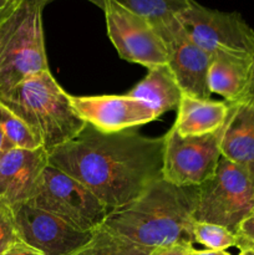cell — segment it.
I'll return each mask as SVG.
<instances>
[{
  "mask_svg": "<svg viewBox=\"0 0 254 255\" xmlns=\"http://www.w3.org/2000/svg\"><path fill=\"white\" fill-rule=\"evenodd\" d=\"M164 136L134 129L104 133L86 125L72 141L49 153V164L92 192L110 211L127 206L163 178Z\"/></svg>",
  "mask_w": 254,
  "mask_h": 255,
  "instance_id": "6da1fadb",
  "label": "cell"
},
{
  "mask_svg": "<svg viewBox=\"0 0 254 255\" xmlns=\"http://www.w3.org/2000/svg\"><path fill=\"white\" fill-rule=\"evenodd\" d=\"M197 193L198 186H176L162 178L136 201L110 212L102 226L146 248L193 247Z\"/></svg>",
  "mask_w": 254,
  "mask_h": 255,
  "instance_id": "7a4b0ae2",
  "label": "cell"
},
{
  "mask_svg": "<svg viewBox=\"0 0 254 255\" xmlns=\"http://www.w3.org/2000/svg\"><path fill=\"white\" fill-rule=\"evenodd\" d=\"M0 102L30 127L49 153L72 141L87 125L50 70L25 79L1 95Z\"/></svg>",
  "mask_w": 254,
  "mask_h": 255,
  "instance_id": "3957f363",
  "label": "cell"
},
{
  "mask_svg": "<svg viewBox=\"0 0 254 255\" xmlns=\"http://www.w3.org/2000/svg\"><path fill=\"white\" fill-rule=\"evenodd\" d=\"M46 70L42 7L22 0L0 14V96Z\"/></svg>",
  "mask_w": 254,
  "mask_h": 255,
  "instance_id": "277c9868",
  "label": "cell"
},
{
  "mask_svg": "<svg viewBox=\"0 0 254 255\" xmlns=\"http://www.w3.org/2000/svg\"><path fill=\"white\" fill-rule=\"evenodd\" d=\"M253 211L254 179L222 156L213 177L198 186L193 221L218 224L236 233Z\"/></svg>",
  "mask_w": 254,
  "mask_h": 255,
  "instance_id": "5b68a950",
  "label": "cell"
},
{
  "mask_svg": "<svg viewBox=\"0 0 254 255\" xmlns=\"http://www.w3.org/2000/svg\"><path fill=\"white\" fill-rule=\"evenodd\" d=\"M25 203L86 232L101 227L111 212L84 184L51 164L42 171L31 197Z\"/></svg>",
  "mask_w": 254,
  "mask_h": 255,
  "instance_id": "8992f818",
  "label": "cell"
},
{
  "mask_svg": "<svg viewBox=\"0 0 254 255\" xmlns=\"http://www.w3.org/2000/svg\"><path fill=\"white\" fill-rule=\"evenodd\" d=\"M223 132L224 126L203 136L182 137L172 126L164 134V181L181 187H197L213 177L222 158Z\"/></svg>",
  "mask_w": 254,
  "mask_h": 255,
  "instance_id": "52a82bcc",
  "label": "cell"
},
{
  "mask_svg": "<svg viewBox=\"0 0 254 255\" xmlns=\"http://www.w3.org/2000/svg\"><path fill=\"white\" fill-rule=\"evenodd\" d=\"M176 17L188 36L211 55L218 51L253 54L254 30L238 12L209 9L189 0Z\"/></svg>",
  "mask_w": 254,
  "mask_h": 255,
  "instance_id": "ba28073f",
  "label": "cell"
},
{
  "mask_svg": "<svg viewBox=\"0 0 254 255\" xmlns=\"http://www.w3.org/2000/svg\"><path fill=\"white\" fill-rule=\"evenodd\" d=\"M107 35L120 57L147 69L167 65V50L161 35L146 17L132 12L115 0H101Z\"/></svg>",
  "mask_w": 254,
  "mask_h": 255,
  "instance_id": "9c48e42d",
  "label": "cell"
},
{
  "mask_svg": "<svg viewBox=\"0 0 254 255\" xmlns=\"http://www.w3.org/2000/svg\"><path fill=\"white\" fill-rule=\"evenodd\" d=\"M167 50V65L176 77L183 95L209 100L208 71L212 55L196 44L176 15L152 22Z\"/></svg>",
  "mask_w": 254,
  "mask_h": 255,
  "instance_id": "30bf717a",
  "label": "cell"
},
{
  "mask_svg": "<svg viewBox=\"0 0 254 255\" xmlns=\"http://www.w3.org/2000/svg\"><path fill=\"white\" fill-rule=\"evenodd\" d=\"M20 241L44 255H72L89 243L94 231H80L59 217L27 203L12 206Z\"/></svg>",
  "mask_w": 254,
  "mask_h": 255,
  "instance_id": "8fae6325",
  "label": "cell"
},
{
  "mask_svg": "<svg viewBox=\"0 0 254 255\" xmlns=\"http://www.w3.org/2000/svg\"><path fill=\"white\" fill-rule=\"evenodd\" d=\"M81 119L104 133L132 129L158 119L147 104L128 95L71 96Z\"/></svg>",
  "mask_w": 254,
  "mask_h": 255,
  "instance_id": "7c38bea8",
  "label": "cell"
},
{
  "mask_svg": "<svg viewBox=\"0 0 254 255\" xmlns=\"http://www.w3.org/2000/svg\"><path fill=\"white\" fill-rule=\"evenodd\" d=\"M47 164L49 152L44 147L7 149L0 158V199L11 207L25 203Z\"/></svg>",
  "mask_w": 254,
  "mask_h": 255,
  "instance_id": "4fadbf2b",
  "label": "cell"
},
{
  "mask_svg": "<svg viewBox=\"0 0 254 255\" xmlns=\"http://www.w3.org/2000/svg\"><path fill=\"white\" fill-rule=\"evenodd\" d=\"M222 156L242 167L254 179V104H229Z\"/></svg>",
  "mask_w": 254,
  "mask_h": 255,
  "instance_id": "5bb4252c",
  "label": "cell"
},
{
  "mask_svg": "<svg viewBox=\"0 0 254 255\" xmlns=\"http://www.w3.org/2000/svg\"><path fill=\"white\" fill-rule=\"evenodd\" d=\"M252 55L218 51L212 55L208 71V87L229 104L239 101L248 85Z\"/></svg>",
  "mask_w": 254,
  "mask_h": 255,
  "instance_id": "9a60e30c",
  "label": "cell"
},
{
  "mask_svg": "<svg viewBox=\"0 0 254 255\" xmlns=\"http://www.w3.org/2000/svg\"><path fill=\"white\" fill-rule=\"evenodd\" d=\"M229 114V102L196 99L183 95L177 109L174 129L182 137L203 136L224 126Z\"/></svg>",
  "mask_w": 254,
  "mask_h": 255,
  "instance_id": "2e32d148",
  "label": "cell"
},
{
  "mask_svg": "<svg viewBox=\"0 0 254 255\" xmlns=\"http://www.w3.org/2000/svg\"><path fill=\"white\" fill-rule=\"evenodd\" d=\"M127 95L148 105L158 117L164 112L178 109L183 97V92L168 65L148 69L144 79Z\"/></svg>",
  "mask_w": 254,
  "mask_h": 255,
  "instance_id": "e0dca14e",
  "label": "cell"
},
{
  "mask_svg": "<svg viewBox=\"0 0 254 255\" xmlns=\"http://www.w3.org/2000/svg\"><path fill=\"white\" fill-rule=\"evenodd\" d=\"M153 251L122 238L101 226L95 229L89 243L72 255H149Z\"/></svg>",
  "mask_w": 254,
  "mask_h": 255,
  "instance_id": "ac0fdd59",
  "label": "cell"
},
{
  "mask_svg": "<svg viewBox=\"0 0 254 255\" xmlns=\"http://www.w3.org/2000/svg\"><path fill=\"white\" fill-rule=\"evenodd\" d=\"M100 7L101 0H87ZM132 12L146 17L151 22L178 14L188 5L189 0H115Z\"/></svg>",
  "mask_w": 254,
  "mask_h": 255,
  "instance_id": "d6986e66",
  "label": "cell"
},
{
  "mask_svg": "<svg viewBox=\"0 0 254 255\" xmlns=\"http://www.w3.org/2000/svg\"><path fill=\"white\" fill-rule=\"evenodd\" d=\"M0 131L12 148L36 149L42 147L30 127L1 102H0Z\"/></svg>",
  "mask_w": 254,
  "mask_h": 255,
  "instance_id": "ffe728a7",
  "label": "cell"
},
{
  "mask_svg": "<svg viewBox=\"0 0 254 255\" xmlns=\"http://www.w3.org/2000/svg\"><path fill=\"white\" fill-rule=\"evenodd\" d=\"M193 239L194 243L201 244L211 251H227L232 247H237L236 233L213 223L194 222Z\"/></svg>",
  "mask_w": 254,
  "mask_h": 255,
  "instance_id": "44dd1931",
  "label": "cell"
},
{
  "mask_svg": "<svg viewBox=\"0 0 254 255\" xmlns=\"http://www.w3.org/2000/svg\"><path fill=\"white\" fill-rule=\"evenodd\" d=\"M19 241L12 207L4 199H0V255Z\"/></svg>",
  "mask_w": 254,
  "mask_h": 255,
  "instance_id": "7402d4cb",
  "label": "cell"
},
{
  "mask_svg": "<svg viewBox=\"0 0 254 255\" xmlns=\"http://www.w3.org/2000/svg\"><path fill=\"white\" fill-rule=\"evenodd\" d=\"M237 248L241 251H254V211L244 219L236 232Z\"/></svg>",
  "mask_w": 254,
  "mask_h": 255,
  "instance_id": "603a6c76",
  "label": "cell"
},
{
  "mask_svg": "<svg viewBox=\"0 0 254 255\" xmlns=\"http://www.w3.org/2000/svg\"><path fill=\"white\" fill-rule=\"evenodd\" d=\"M2 255H44L41 252H39L37 249L32 248L29 244L24 243L22 241L16 242L14 246L10 247L6 252Z\"/></svg>",
  "mask_w": 254,
  "mask_h": 255,
  "instance_id": "cb8c5ba5",
  "label": "cell"
},
{
  "mask_svg": "<svg viewBox=\"0 0 254 255\" xmlns=\"http://www.w3.org/2000/svg\"><path fill=\"white\" fill-rule=\"evenodd\" d=\"M237 102H249V104H254V51L252 54V67L248 85H247L246 90H244L243 95L239 99V101Z\"/></svg>",
  "mask_w": 254,
  "mask_h": 255,
  "instance_id": "d4e9b609",
  "label": "cell"
},
{
  "mask_svg": "<svg viewBox=\"0 0 254 255\" xmlns=\"http://www.w3.org/2000/svg\"><path fill=\"white\" fill-rule=\"evenodd\" d=\"M192 247H167V248H157L154 249L149 255H191L189 251Z\"/></svg>",
  "mask_w": 254,
  "mask_h": 255,
  "instance_id": "484cf974",
  "label": "cell"
},
{
  "mask_svg": "<svg viewBox=\"0 0 254 255\" xmlns=\"http://www.w3.org/2000/svg\"><path fill=\"white\" fill-rule=\"evenodd\" d=\"M191 255H232L229 254L227 251H211V249H203V251H198V249H194L193 247L189 251Z\"/></svg>",
  "mask_w": 254,
  "mask_h": 255,
  "instance_id": "4316f807",
  "label": "cell"
},
{
  "mask_svg": "<svg viewBox=\"0 0 254 255\" xmlns=\"http://www.w3.org/2000/svg\"><path fill=\"white\" fill-rule=\"evenodd\" d=\"M22 0H0V14L12 9V7L16 6Z\"/></svg>",
  "mask_w": 254,
  "mask_h": 255,
  "instance_id": "83f0119b",
  "label": "cell"
},
{
  "mask_svg": "<svg viewBox=\"0 0 254 255\" xmlns=\"http://www.w3.org/2000/svg\"><path fill=\"white\" fill-rule=\"evenodd\" d=\"M10 148H12V147L10 146L9 143H7V141L5 139L4 134H2L1 131H0V158H1L2 154H4L5 152H6L7 149H10Z\"/></svg>",
  "mask_w": 254,
  "mask_h": 255,
  "instance_id": "f1b7e54d",
  "label": "cell"
},
{
  "mask_svg": "<svg viewBox=\"0 0 254 255\" xmlns=\"http://www.w3.org/2000/svg\"><path fill=\"white\" fill-rule=\"evenodd\" d=\"M26 1H30V2H32V4L39 5V6H41L42 9H44L45 5L49 4V2H51V1H54V0H26Z\"/></svg>",
  "mask_w": 254,
  "mask_h": 255,
  "instance_id": "f546056e",
  "label": "cell"
},
{
  "mask_svg": "<svg viewBox=\"0 0 254 255\" xmlns=\"http://www.w3.org/2000/svg\"><path fill=\"white\" fill-rule=\"evenodd\" d=\"M238 255H254L253 249H248V251H241Z\"/></svg>",
  "mask_w": 254,
  "mask_h": 255,
  "instance_id": "4dcf8cb0",
  "label": "cell"
}]
</instances>
